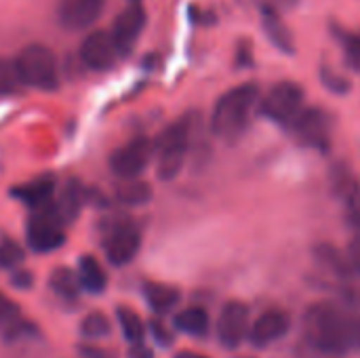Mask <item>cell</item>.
I'll return each instance as SVG.
<instances>
[{"label":"cell","instance_id":"obj_1","mask_svg":"<svg viewBox=\"0 0 360 358\" xmlns=\"http://www.w3.org/2000/svg\"><path fill=\"white\" fill-rule=\"evenodd\" d=\"M304 342L321 352L342 358L360 348V317L329 302L314 304L304 317Z\"/></svg>","mask_w":360,"mask_h":358},{"label":"cell","instance_id":"obj_2","mask_svg":"<svg viewBox=\"0 0 360 358\" xmlns=\"http://www.w3.org/2000/svg\"><path fill=\"white\" fill-rule=\"evenodd\" d=\"M257 97H259V87L255 82H245L224 93L211 114L213 135L224 141L236 139L245 131Z\"/></svg>","mask_w":360,"mask_h":358},{"label":"cell","instance_id":"obj_3","mask_svg":"<svg viewBox=\"0 0 360 358\" xmlns=\"http://www.w3.org/2000/svg\"><path fill=\"white\" fill-rule=\"evenodd\" d=\"M190 135H192L190 116L179 118L177 122H173L160 133L156 141V171L160 179L169 181L179 175L188 156Z\"/></svg>","mask_w":360,"mask_h":358},{"label":"cell","instance_id":"obj_4","mask_svg":"<svg viewBox=\"0 0 360 358\" xmlns=\"http://www.w3.org/2000/svg\"><path fill=\"white\" fill-rule=\"evenodd\" d=\"M13 63H15L21 84L34 87L40 91L57 89L59 68H57V59L51 49H46L42 44H27L17 53Z\"/></svg>","mask_w":360,"mask_h":358},{"label":"cell","instance_id":"obj_5","mask_svg":"<svg viewBox=\"0 0 360 358\" xmlns=\"http://www.w3.org/2000/svg\"><path fill=\"white\" fill-rule=\"evenodd\" d=\"M25 232H27V245L38 253L59 249L65 243L63 217L59 215V209L51 203L34 209Z\"/></svg>","mask_w":360,"mask_h":358},{"label":"cell","instance_id":"obj_6","mask_svg":"<svg viewBox=\"0 0 360 358\" xmlns=\"http://www.w3.org/2000/svg\"><path fill=\"white\" fill-rule=\"evenodd\" d=\"M302 103H304V89L291 80H283L274 84L268 91V95L262 99L259 112L274 122L291 124L302 112Z\"/></svg>","mask_w":360,"mask_h":358},{"label":"cell","instance_id":"obj_7","mask_svg":"<svg viewBox=\"0 0 360 358\" xmlns=\"http://www.w3.org/2000/svg\"><path fill=\"white\" fill-rule=\"evenodd\" d=\"M293 135L302 146L308 148H316V150H327L329 148V133H331V124H329V116L319 110V108H310V110H302L297 114V118L291 122Z\"/></svg>","mask_w":360,"mask_h":358},{"label":"cell","instance_id":"obj_8","mask_svg":"<svg viewBox=\"0 0 360 358\" xmlns=\"http://www.w3.org/2000/svg\"><path fill=\"white\" fill-rule=\"evenodd\" d=\"M150 156H152L150 139L135 137V139L127 141L124 146H120L112 154L110 167L120 179H135L146 169V165L150 162Z\"/></svg>","mask_w":360,"mask_h":358},{"label":"cell","instance_id":"obj_9","mask_svg":"<svg viewBox=\"0 0 360 358\" xmlns=\"http://www.w3.org/2000/svg\"><path fill=\"white\" fill-rule=\"evenodd\" d=\"M141 247V236L139 230L131 224H118L114 226L105 241H103V251L105 257L114 264V266H124L129 262L135 260V255L139 253Z\"/></svg>","mask_w":360,"mask_h":358},{"label":"cell","instance_id":"obj_10","mask_svg":"<svg viewBox=\"0 0 360 358\" xmlns=\"http://www.w3.org/2000/svg\"><path fill=\"white\" fill-rule=\"evenodd\" d=\"M249 333V308L243 302H228L217 321V338L224 348H238Z\"/></svg>","mask_w":360,"mask_h":358},{"label":"cell","instance_id":"obj_11","mask_svg":"<svg viewBox=\"0 0 360 358\" xmlns=\"http://www.w3.org/2000/svg\"><path fill=\"white\" fill-rule=\"evenodd\" d=\"M118 55L120 53H118V49L114 44L112 34L101 32V30L91 32L82 40V46H80V57H82L84 65L91 68V70H97V72L112 68Z\"/></svg>","mask_w":360,"mask_h":358},{"label":"cell","instance_id":"obj_12","mask_svg":"<svg viewBox=\"0 0 360 358\" xmlns=\"http://www.w3.org/2000/svg\"><path fill=\"white\" fill-rule=\"evenodd\" d=\"M146 25V11L139 2L129 4L116 19H114V44L118 49V53L127 55L131 51V46L135 44V40L139 38V34L143 32Z\"/></svg>","mask_w":360,"mask_h":358},{"label":"cell","instance_id":"obj_13","mask_svg":"<svg viewBox=\"0 0 360 358\" xmlns=\"http://www.w3.org/2000/svg\"><path fill=\"white\" fill-rule=\"evenodd\" d=\"M291 329V317L289 312L281 310V308H270L264 314L257 317V321L251 327V344L257 348L270 346L276 340H281L283 335H287V331Z\"/></svg>","mask_w":360,"mask_h":358},{"label":"cell","instance_id":"obj_14","mask_svg":"<svg viewBox=\"0 0 360 358\" xmlns=\"http://www.w3.org/2000/svg\"><path fill=\"white\" fill-rule=\"evenodd\" d=\"M103 6L105 0H63L59 6V21L65 30H84L99 19Z\"/></svg>","mask_w":360,"mask_h":358},{"label":"cell","instance_id":"obj_15","mask_svg":"<svg viewBox=\"0 0 360 358\" xmlns=\"http://www.w3.org/2000/svg\"><path fill=\"white\" fill-rule=\"evenodd\" d=\"M53 190H55V179L51 175H40V177L27 181V184L15 186L13 194L19 200H23L27 207L38 209V207H44V205L51 203Z\"/></svg>","mask_w":360,"mask_h":358},{"label":"cell","instance_id":"obj_16","mask_svg":"<svg viewBox=\"0 0 360 358\" xmlns=\"http://www.w3.org/2000/svg\"><path fill=\"white\" fill-rule=\"evenodd\" d=\"M262 17H264V27H266V34L268 38L272 40V44L287 53V55H293L295 53V44H293V36L287 27V23L283 21V17L278 15V11L270 4L264 6L262 11Z\"/></svg>","mask_w":360,"mask_h":358},{"label":"cell","instance_id":"obj_17","mask_svg":"<svg viewBox=\"0 0 360 358\" xmlns=\"http://www.w3.org/2000/svg\"><path fill=\"white\" fill-rule=\"evenodd\" d=\"M143 295L150 304V308L156 312V314H167L171 312L179 300H181V293L171 287V285H162V283H146L143 287Z\"/></svg>","mask_w":360,"mask_h":358},{"label":"cell","instance_id":"obj_18","mask_svg":"<svg viewBox=\"0 0 360 358\" xmlns=\"http://www.w3.org/2000/svg\"><path fill=\"white\" fill-rule=\"evenodd\" d=\"M76 276H78L80 287L89 293H101L108 285V274H105L103 266L93 255H84L80 260Z\"/></svg>","mask_w":360,"mask_h":358},{"label":"cell","instance_id":"obj_19","mask_svg":"<svg viewBox=\"0 0 360 358\" xmlns=\"http://www.w3.org/2000/svg\"><path fill=\"white\" fill-rule=\"evenodd\" d=\"M209 314L207 310L198 308V306H192V308H186L181 310L177 317H175V327L188 335H194V338H202L209 333Z\"/></svg>","mask_w":360,"mask_h":358},{"label":"cell","instance_id":"obj_20","mask_svg":"<svg viewBox=\"0 0 360 358\" xmlns=\"http://www.w3.org/2000/svg\"><path fill=\"white\" fill-rule=\"evenodd\" d=\"M116 198L122 205L129 207H137L143 205L152 198V190L146 181H135V179H124V184H120L116 188Z\"/></svg>","mask_w":360,"mask_h":358},{"label":"cell","instance_id":"obj_21","mask_svg":"<svg viewBox=\"0 0 360 358\" xmlns=\"http://www.w3.org/2000/svg\"><path fill=\"white\" fill-rule=\"evenodd\" d=\"M116 317H118V323H120V329H122L124 338H127L133 346L143 344L146 327H143V321L139 319V314L133 312V310H129V308H118Z\"/></svg>","mask_w":360,"mask_h":358},{"label":"cell","instance_id":"obj_22","mask_svg":"<svg viewBox=\"0 0 360 358\" xmlns=\"http://www.w3.org/2000/svg\"><path fill=\"white\" fill-rule=\"evenodd\" d=\"M316 260H319L323 266H327L331 272L340 274V276H350V272H352V266H350L348 257L342 255V253H340L335 247H331V245H321V247H316Z\"/></svg>","mask_w":360,"mask_h":358},{"label":"cell","instance_id":"obj_23","mask_svg":"<svg viewBox=\"0 0 360 358\" xmlns=\"http://www.w3.org/2000/svg\"><path fill=\"white\" fill-rule=\"evenodd\" d=\"M78 287H80L78 276L68 268H57L51 276V289L63 300H76Z\"/></svg>","mask_w":360,"mask_h":358},{"label":"cell","instance_id":"obj_24","mask_svg":"<svg viewBox=\"0 0 360 358\" xmlns=\"http://www.w3.org/2000/svg\"><path fill=\"white\" fill-rule=\"evenodd\" d=\"M82 207V190L78 186V181H70L61 194V203H59V215L63 217V222H72L78 211Z\"/></svg>","mask_w":360,"mask_h":358},{"label":"cell","instance_id":"obj_25","mask_svg":"<svg viewBox=\"0 0 360 358\" xmlns=\"http://www.w3.org/2000/svg\"><path fill=\"white\" fill-rule=\"evenodd\" d=\"M80 331L84 338L89 340H99V338H105L110 335L112 327H110V321L105 314L101 312H91L82 319V325H80Z\"/></svg>","mask_w":360,"mask_h":358},{"label":"cell","instance_id":"obj_26","mask_svg":"<svg viewBox=\"0 0 360 358\" xmlns=\"http://www.w3.org/2000/svg\"><path fill=\"white\" fill-rule=\"evenodd\" d=\"M21 89L19 74L15 70V63L0 59V95H11Z\"/></svg>","mask_w":360,"mask_h":358},{"label":"cell","instance_id":"obj_27","mask_svg":"<svg viewBox=\"0 0 360 358\" xmlns=\"http://www.w3.org/2000/svg\"><path fill=\"white\" fill-rule=\"evenodd\" d=\"M23 262V251L17 243L13 241H2L0 243V268L13 270Z\"/></svg>","mask_w":360,"mask_h":358},{"label":"cell","instance_id":"obj_28","mask_svg":"<svg viewBox=\"0 0 360 358\" xmlns=\"http://www.w3.org/2000/svg\"><path fill=\"white\" fill-rule=\"evenodd\" d=\"M321 76H323L325 87L331 89L333 93H348V91H350V82H348L344 76L335 74L333 70H327V68H325V70L321 72Z\"/></svg>","mask_w":360,"mask_h":358},{"label":"cell","instance_id":"obj_29","mask_svg":"<svg viewBox=\"0 0 360 358\" xmlns=\"http://www.w3.org/2000/svg\"><path fill=\"white\" fill-rule=\"evenodd\" d=\"M344 46H346V55L352 68L360 70V34H348L344 38Z\"/></svg>","mask_w":360,"mask_h":358},{"label":"cell","instance_id":"obj_30","mask_svg":"<svg viewBox=\"0 0 360 358\" xmlns=\"http://www.w3.org/2000/svg\"><path fill=\"white\" fill-rule=\"evenodd\" d=\"M15 314H17L15 302L0 293V327H2V325H8V323L15 319Z\"/></svg>","mask_w":360,"mask_h":358},{"label":"cell","instance_id":"obj_31","mask_svg":"<svg viewBox=\"0 0 360 358\" xmlns=\"http://www.w3.org/2000/svg\"><path fill=\"white\" fill-rule=\"evenodd\" d=\"M297 358H338V357H331V354H327V352H321L319 348H314V346H310V344H306V342L302 340V344H300V348H297Z\"/></svg>","mask_w":360,"mask_h":358},{"label":"cell","instance_id":"obj_32","mask_svg":"<svg viewBox=\"0 0 360 358\" xmlns=\"http://www.w3.org/2000/svg\"><path fill=\"white\" fill-rule=\"evenodd\" d=\"M348 262H350L352 270L360 272V234L356 238H352V243L348 247Z\"/></svg>","mask_w":360,"mask_h":358},{"label":"cell","instance_id":"obj_33","mask_svg":"<svg viewBox=\"0 0 360 358\" xmlns=\"http://www.w3.org/2000/svg\"><path fill=\"white\" fill-rule=\"evenodd\" d=\"M129 358H152V350H148L143 344H137V346H133V348H131Z\"/></svg>","mask_w":360,"mask_h":358},{"label":"cell","instance_id":"obj_34","mask_svg":"<svg viewBox=\"0 0 360 358\" xmlns=\"http://www.w3.org/2000/svg\"><path fill=\"white\" fill-rule=\"evenodd\" d=\"M154 333H156V338H158V342H162V344H167V342H171V335H169L167 331H162V327H160L158 323H154Z\"/></svg>","mask_w":360,"mask_h":358},{"label":"cell","instance_id":"obj_35","mask_svg":"<svg viewBox=\"0 0 360 358\" xmlns=\"http://www.w3.org/2000/svg\"><path fill=\"white\" fill-rule=\"evenodd\" d=\"M82 354H86L89 358H108L105 352H99V350H91V348H82Z\"/></svg>","mask_w":360,"mask_h":358},{"label":"cell","instance_id":"obj_36","mask_svg":"<svg viewBox=\"0 0 360 358\" xmlns=\"http://www.w3.org/2000/svg\"><path fill=\"white\" fill-rule=\"evenodd\" d=\"M177 358H205V357H200V354H192V352H184V354H179Z\"/></svg>","mask_w":360,"mask_h":358},{"label":"cell","instance_id":"obj_37","mask_svg":"<svg viewBox=\"0 0 360 358\" xmlns=\"http://www.w3.org/2000/svg\"><path fill=\"white\" fill-rule=\"evenodd\" d=\"M131 2H133V4H135V2H139V0H131Z\"/></svg>","mask_w":360,"mask_h":358}]
</instances>
